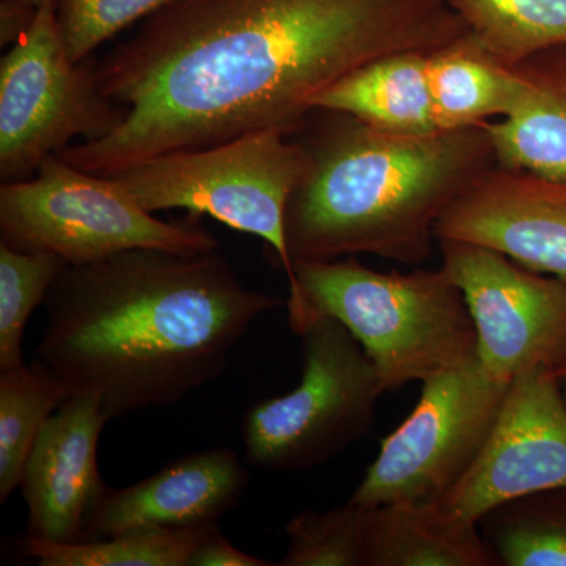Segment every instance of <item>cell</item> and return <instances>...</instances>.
<instances>
[{
	"instance_id": "obj_2",
	"label": "cell",
	"mask_w": 566,
	"mask_h": 566,
	"mask_svg": "<svg viewBox=\"0 0 566 566\" xmlns=\"http://www.w3.org/2000/svg\"><path fill=\"white\" fill-rule=\"evenodd\" d=\"M282 304L248 289L219 249H134L63 268L36 353L71 395H93L114 420L210 385L252 324Z\"/></svg>"
},
{
	"instance_id": "obj_26",
	"label": "cell",
	"mask_w": 566,
	"mask_h": 566,
	"mask_svg": "<svg viewBox=\"0 0 566 566\" xmlns=\"http://www.w3.org/2000/svg\"><path fill=\"white\" fill-rule=\"evenodd\" d=\"M271 562L251 556L234 547L219 531L210 528L200 545L193 551L189 566H270Z\"/></svg>"
},
{
	"instance_id": "obj_24",
	"label": "cell",
	"mask_w": 566,
	"mask_h": 566,
	"mask_svg": "<svg viewBox=\"0 0 566 566\" xmlns=\"http://www.w3.org/2000/svg\"><path fill=\"white\" fill-rule=\"evenodd\" d=\"M66 264L55 253L18 251L0 243V370L24 365L25 324Z\"/></svg>"
},
{
	"instance_id": "obj_19",
	"label": "cell",
	"mask_w": 566,
	"mask_h": 566,
	"mask_svg": "<svg viewBox=\"0 0 566 566\" xmlns=\"http://www.w3.org/2000/svg\"><path fill=\"white\" fill-rule=\"evenodd\" d=\"M71 397L43 364L0 370V502L20 488L28 458L44 424Z\"/></svg>"
},
{
	"instance_id": "obj_15",
	"label": "cell",
	"mask_w": 566,
	"mask_h": 566,
	"mask_svg": "<svg viewBox=\"0 0 566 566\" xmlns=\"http://www.w3.org/2000/svg\"><path fill=\"white\" fill-rule=\"evenodd\" d=\"M526 81L516 109L488 123L495 161L566 180V46L553 48L517 63Z\"/></svg>"
},
{
	"instance_id": "obj_21",
	"label": "cell",
	"mask_w": 566,
	"mask_h": 566,
	"mask_svg": "<svg viewBox=\"0 0 566 566\" xmlns=\"http://www.w3.org/2000/svg\"><path fill=\"white\" fill-rule=\"evenodd\" d=\"M491 54L515 66L566 46V0H449Z\"/></svg>"
},
{
	"instance_id": "obj_6",
	"label": "cell",
	"mask_w": 566,
	"mask_h": 566,
	"mask_svg": "<svg viewBox=\"0 0 566 566\" xmlns=\"http://www.w3.org/2000/svg\"><path fill=\"white\" fill-rule=\"evenodd\" d=\"M0 234L10 248L55 253L69 264L99 262L134 249H219L199 216L161 221L111 177L85 172L59 155L31 178L2 182Z\"/></svg>"
},
{
	"instance_id": "obj_4",
	"label": "cell",
	"mask_w": 566,
	"mask_h": 566,
	"mask_svg": "<svg viewBox=\"0 0 566 566\" xmlns=\"http://www.w3.org/2000/svg\"><path fill=\"white\" fill-rule=\"evenodd\" d=\"M289 323L296 334L312 315L344 324L375 364L385 392L424 382L476 357V333L463 293L439 270L379 273L356 255L296 262Z\"/></svg>"
},
{
	"instance_id": "obj_7",
	"label": "cell",
	"mask_w": 566,
	"mask_h": 566,
	"mask_svg": "<svg viewBox=\"0 0 566 566\" xmlns=\"http://www.w3.org/2000/svg\"><path fill=\"white\" fill-rule=\"evenodd\" d=\"M296 335L300 385L251 406L243 419L248 463L268 472H303L340 455L374 427L385 394L375 364L337 319L312 315Z\"/></svg>"
},
{
	"instance_id": "obj_23",
	"label": "cell",
	"mask_w": 566,
	"mask_h": 566,
	"mask_svg": "<svg viewBox=\"0 0 566 566\" xmlns=\"http://www.w3.org/2000/svg\"><path fill=\"white\" fill-rule=\"evenodd\" d=\"M285 534L289 549L281 566H368L370 506L348 501L324 512L304 510Z\"/></svg>"
},
{
	"instance_id": "obj_17",
	"label": "cell",
	"mask_w": 566,
	"mask_h": 566,
	"mask_svg": "<svg viewBox=\"0 0 566 566\" xmlns=\"http://www.w3.org/2000/svg\"><path fill=\"white\" fill-rule=\"evenodd\" d=\"M368 566H497L479 524L441 502L370 506Z\"/></svg>"
},
{
	"instance_id": "obj_10",
	"label": "cell",
	"mask_w": 566,
	"mask_h": 566,
	"mask_svg": "<svg viewBox=\"0 0 566 566\" xmlns=\"http://www.w3.org/2000/svg\"><path fill=\"white\" fill-rule=\"evenodd\" d=\"M446 273L463 293L476 333V359L494 381L556 370L566 354V285L505 253L438 241Z\"/></svg>"
},
{
	"instance_id": "obj_22",
	"label": "cell",
	"mask_w": 566,
	"mask_h": 566,
	"mask_svg": "<svg viewBox=\"0 0 566 566\" xmlns=\"http://www.w3.org/2000/svg\"><path fill=\"white\" fill-rule=\"evenodd\" d=\"M212 527L145 528L81 543H50L25 536L20 547L40 566H189L193 551Z\"/></svg>"
},
{
	"instance_id": "obj_16",
	"label": "cell",
	"mask_w": 566,
	"mask_h": 566,
	"mask_svg": "<svg viewBox=\"0 0 566 566\" xmlns=\"http://www.w3.org/2000/svg\"><path fill=\"white\" fill-rule=\"evenodd\" d=\"M430 52H394L365 63L318 96L315 109L342 112L386 133L439 132L428 77Z\"/></svg>"
},
{
	"instance_id": "obj_28",
	"label": "cell",
	"mask_w": 566,
	"mask_h": 566,
	"mask_svg": "<svg viewBox=\"0 0 566 566\" xmlns=\"http://www.w3.org/2000/svg\"><path fill=\"white\" fill-rule=\"evenodd\" d=\"M554 374L557 376L558 386H560L562 394H564L566 401V354L564 359H562V363L557 365Z\"/></svg>"
},
{
	"instance_id": "obj_20",
	"label": "cell",
	"mask_w": 566,
	"mask_h": 566,
	"mask_svg": "<svg viewBox=\"0 0 566 566\" xmlns=\"http://www.w3.org/2000/svg\"><path fill=\"white\" fill-rule=\"evenodd\" d=\"M480 532L501 566H566V488L494 506Z\"/></svg>"
},
{
	"instance_id": "obj_5",
	"label": "cell",
	"mask_w": 566,
	"mask_h": 566,
	"mask_svg": "<svg viewBox=\"0 0 566 566\" xmlns=\"http://www.w3.org/2000/svg\"><path fill=\"white\" fill-rule=\"evenodd\" d=\"M307 169L304 145L292 134L271 128L210 147L153 156L107 177L147 211L207 214L260 238L290 285L294 271L285 216Z\"/></svg>"
},
{
	"instance_id": "obj_13",
	"label": "cell",
	"mask_w": 566,
	"mask_h": 566,
	"mask_svg": "<svg viewBox=\"0 0 566 566\" xmlns=\"http://www.w3.org/2000/svg\"><path fill=\"white\" fill-rule=\"evenodd\" d=\"M98 398L73 394L44 424L20 483L28 504V536L81 543L109 488L98 469L104 424Z\"/></svg>"
},
{
	"instance_id": "obj_1",
	"label": "cell",
	"mask_w": 566,
	"mask_h": 566,
	"mask_svg": "<svg viewBox=\"0 0 566 566\" xmlns=\"http://www.w3.org/2000/svg\"><path fill=\"white\" fill-rule=\"evenodd\" d=\"M468 32L449 0H180L96 63L125 118L61 158L107 177L245 133L294 134L352 71Z\"/></svg>"
},
{
	"instance_id": "obj_27",
	"label": "cell",
	"mask_w": 566,
	"mask_h": 566,
	"mask_svg": "<svg viewBox=\"0 0 566 566\" xmlns=\"http://www.w3.org/2000/svg\"><path fill=\"white\" fill-rule=\"evenodd\" d=\"M59 0H0V41L13 44L31 25L41 7Z\"/></svg>"
},
{
	"instance_id": "obj_18",
	"label": "cell",
	"mask_w": 566,
	"mask_h": 566,
	"mask_svg": "<svg viewBox=\"0 0 566 566\" xmlns=\"http://www.w3.org/2000/svg\"><path fill=\"white\" fill-rule=\"evenodd\" d=\"M428 77L439 132L502 120L526 88L517 66L499 61L471 31L430 52Z\"/></svg>"
},
{
	"instance_id": "obj_12",
	"label": "cell",
	"mask_w": 566,
	"mask_h": 566,
	"mask_svg": "<svg viewBox=\"0 0 566 566\" xmlns=\"http://www.w3.org/2000/svg\"><path fill=\"white\" fill-rule=\"evenodd\" d=\"M436 241L505 253L566 285V180L494 166L436 223Z\"/></svg>"
},
{
	"instance_id": "obj_14",
	"label": "cell",
	"mask_w": 566,
	"mask_h": 566,
	"mask_svg": "<svg viewBox=\"0 0 566 566\" xmlns=\"http://www.w3.org/2000/svg\"><path fill=\"white\" fill-rule=\"evenodd\" d=\"M248 485L243 461L232 449L216 447L182 457L136 485L109 488L84 542L145 528L219 526V521L240 504Z\"/></svg>"
},
{
	"instance_id": "obj_8",
	"label": "cell",
	"mask_w": 566,
	"mask_h": 566,
	"mask_svg": "<svg viewBox=\"0 0 566 566\" xmlns=\"http://www.w3.org/2000/svg\"><path fill=\"white\" fill-rule=\"evenodd\" d=\"M125 115L99 87L96 63L71 59L57 6L46 3L0 61V180L31 178L71 142L102 139Z\"/></svg>"
},
{
	"instance_id": "obj_11",
	"label": "cell",
	"mask_w": 566,
	"mask_h": 566,
	"mask_svg": "<svg viewBox=\"0 0 566 566\" xmlns=\"http://www.w3.org/2000/svg\"><path fill=\"white\" fill-rule=\"evenodd\" d=\"M566 488V401L557 376L535 368L510 385L482 453L444 501L479 524L494 506Z\"/></svg>"
},
{
	"instance_id": "obj_3",
	"label": "cell",
	"mask_w": 566,
	"mask_h": 566,
	"mask_svg": "<svg viewBox=\"0 0 566 566\" xmlns=\"http://www.w3.org/2000/svg\"><path fill=\"white\" fill-rule=\"evenodd\" d=\"M292 136L308 153L285 216L293 264L359 253L422 264L439 219L497 166L488 123L408 136L315 109Z\"/></svg>"
},
{
	"instance_id": "obj_9",
	"label": "cell",
	"mask_w": 566,
	"mask_h": 566,
	"mask_svg": "<svg viewBox=\"0 0 566 566\" xmlns=\"http://www.w3.org/2000/svg\"><path fill=\"white\" fill-rule=\"evenodd\" d=\"M411 415L382 439L378 457L349 502H442L482 453L510 385L479 359L422 382Z\"/></svg>"
},
{
	"instance_id": "obj_25",
	"label": "cell",
	"mask_w": 566,
	"mask_h": 566,
	"mask_svg": "<svg viewBox=\"0 0 566 566\" xmlns=\"http://www.w3.org/2000/svg\"><path fill=\"white\" fill-rule=\"evenodd\" d=\"M177 2L180 0H59L57 18L71 59L82 62L133 22Z\"/></svg>"
}]
</instances>
